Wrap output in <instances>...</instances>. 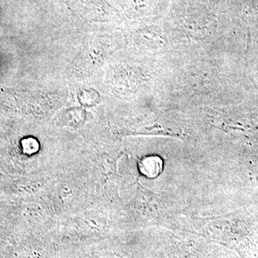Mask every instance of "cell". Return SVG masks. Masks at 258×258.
Instances as JSON below:
<instances>
[{
  "mask_svg": "<svg viewBox=\"0 0 258 258\" xmlns=\"http://www.w3.org/2000/svg\"><path fill=\"white\" fill-rule=\"evenodd\" d=\"M22 145H23L24 152L28 154H35L40 148L36 139L33 138L24 139L22 142Z\"/></svg>",
  "mask_w": 258,
  "mask_h": 258,
  "instance_id": "7a4b0ae2",
  "label": "cell"
},
{
  "mask_svg": "<svg viewBox=\"0 0 258 258\" xmlns=\"http://www.w3.org/2000/svg\"><path fill=\"white\" fill-rule=\"evenodd\" d=\"M99 258H120L116 257V256L114 255H110V254H104V255H102Z\"/></svg>",
  "mask_w": 258,
  "mask_h": 258,
  "instance_id": "277c9868",
  "label": "cell"
},
{
  "mask_svg": "<svg viewBox=\"0 0 258 258\" xmlns=\"http://www.w3.org/2000/svg\"><path fill=\"white\" fill-rule=\"evenodd\" d=\"M24 258H40V257L39 254H37L36 252H30Z\"/></svg>",
  "mask_w": 258,
  "mask_h": 258,
  "instance_id": "3957f363",
  "label": "cell"
},
{
  "mask_svg": "<svg viewBox=\"0 0 258 258\" xmlns=\"http://www.w3.org/2000/svg\"><path fill=\"white\" fill-rule=\"evenodd\" d=\"M139 165L144 175L152 178L157 176L160 172L161 161L157 157H146L140 161Z\"/></svg>",
  "mask_w": 258,
  "mask_h": 258,
  "instance_id": "6da1fadb",
  "label": "cell"
}]
</instances>
